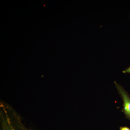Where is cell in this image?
Masks as SVG:
<instances>
[{
    "label": "cell",
    "mask_w": 130,
    "mask_h": 130,
    "mask_svg": "<svg viewBox=\"0 0 130 130\" xmlns=\"http://www.w3.org/2000/svg\"><path fill=\"white\" fill-rule=\"evenodd\" d=\"M115 87L123 101L121 111L123 112L125 118L130 121V96L124 88L114 81Z\"/></svg>",
    "instance_id": "1"
},
{
    "label": "cell",
    "mask_w": 130,
    "mask_h": 130,
    "mask_svg": "<svg viewBox=\"0 0 130 130\" xmlns=\"http://www.w3.org/2000/svg\"><path fill=\"white\" fill-rule=\"evenodd\" d=\"M120 130H130V128L125 126H121L119 128Z\"/></svg>",
    "instance_id": "2"
},
{
    "label": "cell",
    "mask_w": 130,
    "mask_h": 130,
    "mask_svg": "<svg viewBox=\"0 0 130 130\" xmlns=\"http://www.w3.org/2000/svg\"><path fill=\"white\" fill-rule=\"evenodd\" d=\"M124 73H130V66L123 71Z\"/></svg>",
    "instance_id": "3"
},
{
    "label": "cell",
    "mask_w": 130,
    "mask_h": 130,
    "mask_svg": "<svg viewBox=\"0 0 130 130\" xmlns=\"http://www.w3.org/2000/svg\"></svg>",
    "instance_id": "4"
}]
</instances>
